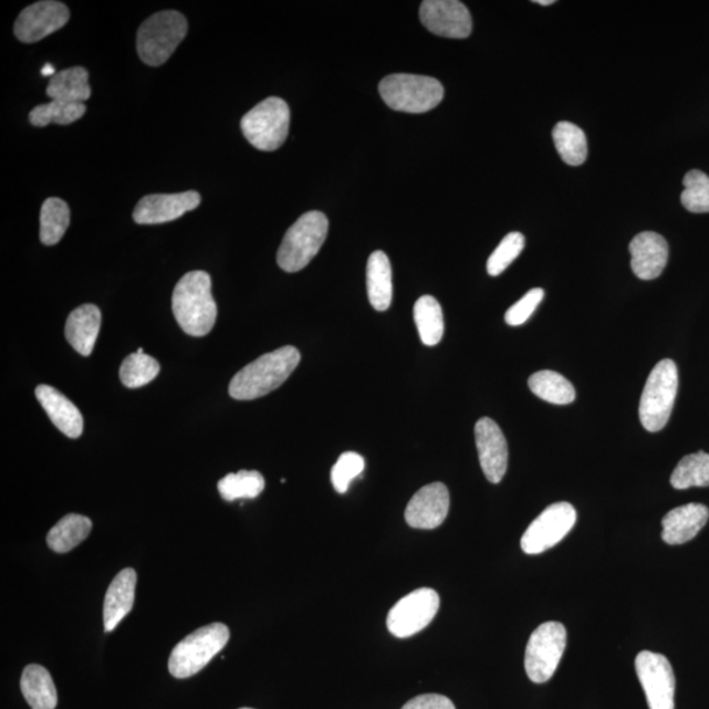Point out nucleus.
Instances as JSON below:
<instances>
[{"label":"nucleus","instance_id":"1","mask_svg":"<svg viewBox=\"0 0 709 709\" xmlns=\"http://www.w3.org/2000/svg\"><path fill=\"white\" fill-rule=\"evenodd\" d=\"M300 361V351L293 346L264 354L231 378L229 395L238 402H250L269 395L288 380Z\"/></svg>","mask_w":709,"mask_h":709},{"label":"nucleus","instance_id":"2","mask_svg":"<svg viewBox=\"0 0 709 709\" xmlns=\"http://www.w3.org/2000/svg\"><path fill=\"white\" fill-rule=\"evenodd\" d=\"M173 312L186 334L206 336L212 332L217 305L208 272H188L179 280L174 288Z\"/></svg>","mask_w":709,"mask_h":709},{"label":"nucleus","instance_id":"3","mask_svg":"<svg viewBox=\"0 0 709 709\" xmlns=\"http://www.w3.org/2000/svg\"><path fill=\"white\" fill-rule=\"evenodd\" d=\"M229 638V628L222 623L196 629L173 649L168 659V670L178 679L195 676L227 647Z\"/></svg>","mask_w":709,"mask_h":709},{"label":"nucleus","instance_id":"4","mask_svg":"<svg viewBox=\"0 0 709 709\" xmlns=\"http://www.w3.org/2000/svg\"><path fill=\"white\" fill-rule=\"evenodd\" d=\"M188 32L187 19L178 11H163L147 18L137 33V52L146 65L157 67L171 58Z\"/></svg>","mask_w":709,"mask_h":709},{"label":"nucleus","instance_id":"5","mask_svg":"<svg viewBox=\"0 0 709 709\" xmlns=\"http://www.w3.org/2000/svg\"><path fill=\"white\" fill-rule=\"evenodd\" d=\"M383 101L392 110L406 114H425L444 101L445 88L431 76L393 74L378 84Z\"/></svg>","mask_w":709,"mask_h":709},{"label":"nucleus","instance_id":"6","mask_svg":"<svg viewBox=\"0 0 709 709\" xmlns=\"http://www.w3.org/2000/svg\"><path fill=\"white\" fill-rule=\"evenodd\" d=\"M329 231L327 217L312 210L288 229L278 251V264L285 272H299L312 262L325 243Z\"/></svg>","mask_w":709,"mask_h":709},{"label":"nucleus","instance_id":"7","mask_svg":"<svg viewBox=\"0 0 709 709\" xmlns=\"http://www.w3.org/2000/svg\"><path fill=\"white\" fill-rule=\"evenodd\" d=\"M678 392L676 363L665 359L656 364L648 377L638 407L645 430L661 431L668 425Z\"/></svg>","mask_w":709,"mask_h":709},{"label":"nucleus","instance_id":"8","mask_svg":"<svg viewBox=\"0 0 709 709\" xmlns=\"http://www.w3.org/2000/svg\"><path fill=\"white\" fill-rule=\"evenodd\" d=\"M291 111L280 97H267L242 117L241 129L248 142L262 152H275L290 133Z\"/></svg>","mask_w":709,"mask_h":709},{"label":"nucleus","instance_id":"9","mask_svg":"<svg viewBox=\"0 0 709 709\" xmlns=\"http://www.w3.org/2000/svg\"><path fill=\"white\" fill-rule=\"evenodd\" d=\"M566 648L563 624L548 622L533 630L525 649L524 668L535 684H545L556 672Z\"/></svg>","mask_w":709,"mask_h":709},{"label":"nucleus","instance_id":"10","mask_svg":"<svg viewBox=\"0 0 709 709\" xmlns=\"http://www.w3.org/2000/svg\"><path fill=\"white\" fill-rule=\"evenodd\" d=\"M440 607L439 594L423 587L404 596L392 607L386 626L393 636L407 638L419 634L437 616Z\"/></svg>","mask_w":709,"mask_h":709},{"label":"nucleus","instance_id":"11","mask_svg":"<svg viewBox=\"0 0 709 709\" xmlns=\"http://www.w3.org/2000/svg\"><path fill=\"white\" fill-rule=\"evenodd\" d=\"M577 522V511L567 502L551 504L530 524L521 540L524 553L540 554L557 545Z\"/></svg>","mask_w":709,"mask_h":709},{"label":"nucleus","instance_id":"12","mask_svg":"<svg viewBox=\"0 0 709 709\" xmlns=\"http://www.w3.org/2000/svg\"><path fill=\"white\" fill-rule=\"evenodd\" d=\"M635 665L649 709H674L676 677L669 659L658 653L644 650L638 653Z\"/></svg>","mask_w":709,"mask_h":709},{"label":"nucleus","instance_id":"13","mask_svg":"<svg viewBox=\"0 0 709 709\" xmlns=\"http://www.w3.org/2000/svg\"><path fill=\"white\" fill-rule=\"evenodd\" d=\"M69 20L70 11L66 4L44 0V2L28 6L21 11L13 32L19 41L32 44L60 31Z\"/></svg>","mask_w":709,"mask_h":709},{"label":"nucleus","instance_id":"14","mask_svg":"<svg viewBox=\"0 0 709 709\" xmlns=\"http://www.w3.org/2000/svg\"><path fill=\"white\" fill-rule=\"evenodd\" d=\"M419 18L434 34L448 39H467L472 33V17L458 0H425Z\"/></svg>","mask_w":709,"mask_h":709},{"label":"nucleus","instance_id":"15","mask_svg":"<svg viewBox=\"0 0 709 709\" xmlns=\"http://www.w3.org/2000/svg\"><path fill=\"white\" fill-rule=\"evenodd\" d=\"M201 196L196 191L147 195L138 201L133 220L138 225H158L180 219L198 208Z\"/></svg>","mask_w":709,"mask_h":709},{"label":"nucleus","instance_id":"16","mask_svg":"<svg viewBox=\"0 0 709 709\" xmlns=\"http://www.w3.org/2000/svg\"><path fill=\"white\" fill-rule=\"evenodd\" d=\"M477 451L488 481L500 483L507 475L509 448L507 438L493 419L481 418L475 427Z\"/></svg>","mask_w":709,"mask_h":709},{"label":"nucleus","instance_id":"17","mask_svg":"<svg viewBox=\"0 0 709 709\" xmlns=\"http://www.w3.org/2000/svg\"><path fill=\"white\" fill-rule=\"evenodd\" d=\"M448 511L449 491L445 483L434 482L414 494L405 510V519L413 529L434 530L444 524Z\"/></svg>","mask_w":709,"mask_h":709},{"label":"nucleus","instance_id":"18","mask_svg":"<svg viewBox=\"0 0 709 709\" xmlns=\"http://www.w3.org/2000/svg\"><path fill=\"white\" fill-rule=\"evenodd\" d=\"M632 271L642 280H655L665 270L669 259V244L655 231L637 234L629 244Z\"/></svg>","mask_w":709,"mask_h":709},{"label":"nucleus","instance_id":"19","mask_svg":"<svg viewBox=\"0 0 709 709\" xmlns=\"http://www.w3.org/2000/svg\"><path fill=\"white\" fill-rule=\"evenodd\" d=\"M137 573L135 569L126 567L118 573L105 594L103 606L104 630L112 632L135 605Z\"/></svg>","mask_w":709,"mask_h":709},{"label":"nucleus","instance_id":"20","mask_svg":"<svg viewBox=\"0 0 709 709\" xmlns=\"http://www.w3.org/2000/svg\"><path fill=\"white\" fill-rule=\"evenodd\" d=\"M709 510L701 503H689L674 509L663 519V539L670 545L690 542L705 529Z\"/></svg>","mask_w":709,"mask_h":709},{"label":"nucleus","instance_id":"21","mask_svg":"<svg viewBox=\"0 0 709 709\" xmlns=\"http://www.w3.org/2000/svg\"><path fill=\"white\" fill-rule=\"evenodd\" d=\"M37 398L53 425L66 437L76 439L83 432L82 414L66 396L51 385H39Z\"/></svg>","mask_w":709,"mask_h":709},{"label":"nucleus","instance_id":"22","mask_svg":"<svg viewBox=\"0 0 709 709\" xmlns=\"http://www.w3.org/2000/svg\"><path fill=\"white\" fill-rule=\"evenodd\" d=\"M102 326L101 309L84 304L70 313L65 326L66 340L76 353L83 356L93 354Z\"/></svg>","mask_w":709,"mask_h":709},{"label":"nucleus","instance_id":"23","mask_svg":"<svg viewBox=\"0 0 709 709\" xmlns=\"http://www.w3.org/2000/svg\"><path fill=\"white\" fill-rule=\"evenodd\" d=\"M20 690L32 709H55L59 694L51 672L40 665H28L20 679Z\"/></svg>","mask_w":709,"mask_h":709},{"label":"nucleus","instance_id":"24","mask_svg":"<svg viewBox=\"0 0 709 709\" xmlns=\"http://www.w3.org/2000/svg\"><path fill=\"white\" fill-rule=\"evenodd\" d=\"M367 290L372 306L388 311L393 299L392 265L384 251L372 252L367 264Z\"/></svg>","mask_w":709,"mask_h":709},{"label":"nucleus","instance_id":"25","mask_svg":"<svg viewBox=\"0 0 709 709\" xmlns=\"http://www.w3.org/2000/svg\"><path fill=\"white\" fill-rule=\"evenodd\" d=\"M88 72L82 66L62 70L49 81L46 95L53 101L84 103L91 97Z\"/></svg>","mask_w":709,"mask_h":709},{"label":"nucleus","instance_id":"26","mask_svg":"<svg viewBox=\"0 0 709 709\" xmlns=\"http://www.w3.org/2000/svg\"><path fill=\"white\" fill-rule=\"evenodd\" d=\"M93 530V522L87 517L67 514L48 532L46 543L52 551L67 553L79 546Z\"/></svg>","mask_w":709,"mask_h":709},{"label":"nucleus","instance_id":"27","mask_svg":"<svg viewBox=\"0 0 709 709\" xmlns=\"http://www.w3.org/2000/svg\"><path fill=\"white\" fill-rule=\"evenodd\" d=\"M414 321L418 329L420 341L426 346H437L444 338V311L438 300L432 296L420 298L414 305Z\"/></svg>","mask_w":709,"mask_h":709},{"label":"nucleus","instance_id":"28","mask_svg":"<svg viewBox=\"0 0 709 709\" xmlns=\"http://www.w3.org/2000/svg\"><path fill=\"white\" fill-rule=\"evenodd\" d=\"M533 395L553 405H569L575 399V389L563 375L553 371H540L530 377Z\"/></svg>","mask_w":709,"mask_h":709},{"label":"nucleus","instance_id":"29","mask_svg":"<svg viewBox=\"0 0 709 709\" xmlns=\"http://www.w3.org/2000/svg\"><path fill=\"white\" fill-rule=\"evenodd\" d=\"M554 146L564 163L571 166H581L587 159V138L580 126L561 122L553 129Z\"/></svg>","mask_w":709,"mask_h":709},{"label":"nucleus","instance_id":"30","mask_svg":"<svg viewBox=\"0 0 709 709\" xmlns=\"http://www.w3.org/2000/svg\"><path fill=\"white\" fill-rule=\"evenodd\" d=\"M70 225V208L66 201L49 198L42 204L40 213V240L45 246L58 244Z\"/></svg>","mask_w":709,"mask_h":709},{"label":"nucleus","instance_id":"31","mask_svg":"<svg viewBox=\"0 0 709 709\" xmlns=\"http://www.w3.org/2000/svg\"><path fill=\"white\" fill-rule=\"evenodd\" d=\"M265 481L257 470H240L238 473L225 476L219 481L222 500L233 502L237 500H254L264 490Z\"/></svg>","mask_w":709,"mask_h":709},{"label":"nucleus","instance_id":"32","mask_svg":"<svg viewBox=\"0 0 709 709\" xmlns=\"http://www.w3.org/2000/svg\"><path fill=\"white\" fill-rule=\"evenodd\" d=\"M670 482L677 490L709 487V453L700 451L685 456L674 469Z\"/></svg>","mask_w":709,"mask_h":709},{"label":"nucleus","instance_id":"33","mask_svg":"<svg viewBox=\"0 0 709 709\" xmlns=\"http://www.w3.org/2000/svg\"><path fill=\"white\" fill-rule=\"evenodd\" d=\"M84 114H86L84 103L52 101L34 107L30 114V122L40 128L51 124L69 125L79 122Z\"/></svg>","mask_w":709,"mask_h":709},{"label":"nucleus","instance_id":"34","mask_svg":"<svg viewBox=\"0 0 709 709\" xmlns=\"http://www.w3.org/2000/svg\"><path fill=\"white\" fill-rule=\"evenodd\" d=\"M160 365L154 357L133 353L125 357L121 367V380L126 388H142L159 374Z\"/></svg>","mask_w":709,"mask_h":709},{"label":"nucleus","instance_id":"35","mask_svg":"<svg viewBox=\"0 0 709 709\" xmlns=\"http://www.w3.org/2000/svg\"><path fill=\"white\" fill-rule=\"evenodd\" d=\"M685 191L680 195L684 207L692 213L709 212V177L699 170L686 174Z\"/></svg>","mask_w":709,"mask_h":709},{"label":"nucleus","instance_id":"36","mask_svg":"<svg viewBox=\"0 0 709 709\" xmlns=\"http://www.w3.org/2000/svg\"><path fill=\"white\" fill-rule=\"evenodd\" d=\"M524 236L522 233H510L503 238L493 254L490 256L487 269L490 277L501 275L508 267L521 256L524 249Z\"/></svg>","mask_w":709,"mask_h":709},{"label":"nucleus","instance_id":"37","mask_svg":"<svg viewBox=\"0 0 709 709\" xmlns=\"http://www.w3.org/2000/svg\"><path fill=\"white\" fill-rule=\"evenodd\" d=\"M365 460L356 452H345L332 469L333 487L340 494H345L350 483L363 473Z\"/></svg>","mask_w":709,"mask_h":709},{"label":"nucleus","instance_id":"38","mask_svg":"<svg viewBox=\"0 0 709 709\" xmlns=\"http://www.w3.org/2000/svg\"><path fill=\"white\" fill-rule=\"evenodd\" d=\"M544 294L542 288H533V290L525 293L517 304L509 309L507 315H504L507 324L510 326H521L525 324L533 312L536 311L539 304L542 303Z\"/></svg>","mask_w":709,"mask_h":709},{"label":"nucleus","instance_id":"39","mask_svg":"<svg viewBox=\"0 0 709 709\" xmlns=\"http://www.w3.org/2000/svg\"><path fill=\"white\" fill-rule=\"evenodd\" d=\"M402 709H456V707L445 695L426 694L407 701Z\"/></svg>","mask_w":709,"mask_h":709},{"label":"nucleus","instance_id":"40","mask_svg":"<svg viewBox=\"0 0 709 709\" xmlns=\"http://www.w3.org/2000/svg\"><path fill=\"white\" fill-rule=\"evenodd\" d=\"M41 74L44 76L51 75V79H52V76H54L58 73H55L54 67L52 65H49L48 63V65H45L44 69L41 70Z\"/></svg>","mask_w":709,"mask_h":709},{"label":"nucleus","instance_id":"41","mask_svg":"<svg viewBox=\"0 0 709 709\" xmlns=\"http://www.w3.org/2000/svg\"><path fill=\"white\" fill-rule=\"evenodd\" d=\"M536 4L550 6L554 3V0H536Z\"/></svg>","mask_w":709,"mask_h":709},{"label":"nucleus","instance_id":"42","mask_svg":"<svg viewBox=\"0 0 709 709\" xmlns=\"http://www.w3.org/2000/svg\"><path fill=\"white\" fill-rule=\"evenodd\" d=\"M241 709H252V708H241Z\"/></svg>","mask_w":709,"mask_h":709}]
</instances>
